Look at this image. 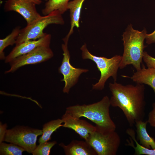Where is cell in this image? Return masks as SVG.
<instances>
[{
	"label": "cell",
	"mask_w": 155,
	"mask_h": 155,
	"mask_svg": "<svg viewBox=\"0 0 155 155\" xmlns=\"http://www.w3.org/2000/svg\"><path fill=\"white\" fill-rule=\"evenodd\" d=\"M143 59L148 67L155 68V58L149 55L146 51H144Z\"/></svg>",
	"instance_id": "603a6c76"
},
{
	"label": "cell",
	"mask_w": 155,
	"mask_h": 155,
	"mask_svg": "<svg viewBox=\"0 0 155 155\" xmlns=\"http://www.w3.org/2000/svg\"><path fill=\"white\" fill-rule=\"evenodd\" d=\"M129 77L136 84H145L150 86L155 95V68H146L143 64L140 70L136 71L132 76Z\"/></svg>",
	"instance_id": "5bb4252c"
},
{
	"label": "cell",
	"mask_w": 155,
	"mask_h": 155,
	"mask_svg": "<svg viewBox=\"0 0 155 155\" xmlns=\"http://www.w3.org/2000/svg\"><path fill=\"white\" fill-rule=\"evenodd\" d=\"M80 50L83 59H89L93 61L100 72V76L98 82L92 85L93 89L103 90L106 81L111 77L113 78L114 82H116L122 56L116 55L111 58H108L95 56L89 52L85 43L81 46Z\"/></svg>",
	"instance_id": "277c9868"
},
{
	"label": "cell",
	"mask_w": 155,
	"mask_h": 155,
	"mask_svg": "<svg viewBox=\"0 0 155 155\" xmlns=\"http://www.w3.org/2000/svg\"><path fill=\"white\" fill-rule=\"evenodd\" d=\"M34 3L24 0H8L4 5L6 11H14L21 15L29 25L41 16L37 12Z\"/></svg>",
	"instance_id": "30bf717a"
},
{
	"label": "cell",
	"mask_w": 155,
	"mask_h": 155,
	"mask_svg": "<svg viewBox=\"0 0 155 155\" xmlns=\"http://www.w3.org/2000/svg\"><path fill=\"white\" fill-rule=\"evenodd\" d=\"M144 28L142 31L134 29L129 24L123 35L124 51L119 68L123 69L128 65H132L136 71L141 68L144 50L145 46L144 40L147 34Z\"/></svg>",
	"instance_id": "7a4b0ae2"
},
{
	"label": "cell",
	"mask_w": 155,
	"mask_h": 155,
	"mask_svg": "<svg viewBox=\"0 0 155 155\" xmlns=\"http://www.w3.org/2000/svg\"><path fill=\"white\" fill-rule=\"evenodd\" d=\"M25 151L22 147L15 144H0V154L1 155H21Z\"/></svg>",
	"instance_id": "44dd1931"
},
{
	"label": "cell",
	"mask_w": 155,
	"mask_h": 155,
	"mask_svg": "<svg viewBox=\"0 0 155 155\" xmlns=\"http://www.w3.org/2000/svg\"><path fill=\"white\" fill-rule=\"evenodd\" d=\"M61 119L63 123V127L73 130L86 141L96 129V126L86 120L74 117L66 112Z\"/></svg>",
	"instance_id": "8fae6325"
},
{
	"label": "cell",
	"mask_w": 155,
	"mask_h": 155,
	"mask_svg": "<svg viewBox=\"0 0 155 155\" xmlns=\"http://www.w3.org/2000/svg\"><path fill=\"white\" fill-rule=\"evenodd\" d=\"M68 40L65 38L63 39L64 43L62 44L61 47L63 51V57L61 64L58 68L59 73L62 74L63 77L61 81L65 82L63 91L67 94L69 93L70 88L78 82L81 74L89 71L87 69L74 67L71 64L68 48Z\"/></svg>",
	"instance_id": "ba28073f"
},
{
	"label": "cell",
	"mask_w": 155,
	"mask_h": 155,
	"mask_svg": "<svg viewBox=\"0 0 155 155\" xmlns=\"http://www.w3.org/2000/svg\"><path fill=\"white\" fill-rule=\"evenodd\" d=\"M51 35L47 34L36 40H30L16 44V46L5 59V63H10L16 57L27 54L37 47L43 46H50Z\"/></svg>",
	"instance_id": "7c38bea8"
},
{
	"label": "cell",
	"mask_w": 155,
	"mask_h": 155,
	"mask_svg": "<svg viewBox=\"0 0 155 155\" xmlns=\"http://www.w3.org/2000/svg\"><path fill=\"white\" fill-rule=\"evenodd\" d=\"M6 124H3L0 122V144L4 141L7 130Z\"/></svg>",
	"instance_id": "d4e9b609"
},
{
	"label": "cell",
	"mask_w": 155,
	"mask_h": 155,
	"mask_svg": "<svg viewBox=\"0 0 155 155\" xmlns=\"http://www.w3.org/2000/svg\"><path fill=\"white\" fill-rule=\"evenodd\" d=\"M26 1L32 2L35 3L36 5H39L42 2L41 0H24Z\"/></svg>",
	"instance_id": "4316f807"
},
{
	"label": "cell",
	"mask_w": 155,
	"mask_h": 155,
	"mask_svg": "<svg viewBox=\"0 0 155 155\" xmlns=\"http://www.w3.org/2000/svg\"><path fill=\"white\" fill-rule=\"evenodd\" d=\"M87 141L98 155H115L121 144V138L115 130L97 126Z\"/></svg>",
	"instance_id": "5b68a950"
},
{
	"label": "cell",
	"mask_w": 155,
	"mask_h": 155,
	"mask_svg": "<svg viewBox=\"0 0 155 155\" xmlns=\"http://www.w3.org/2000/svg\"><path fill=\"white\" fill-rule=\"evenodd\" d=\"M63 121L61 119L51 120L43 126L42 136L38 139V143L41 144L48 142L51 139L52 133L61 127H62Z\"/></svg>",
	"instance_id": "ac0fdd59"
},
{
	"label": "cell",
	"mask_w": 155,
	"mask_h": 155,
	"mask_svg": "<svg viewBox=\"0 0 155 155\" xmlns=\"http://www.w3.org/2000/svg\"><path fill=\"white\" fill-rule=\"evenodd\" d=\"M46 1H47L48 0H44Z\"/></svg>",
	"instance_id": "83f0119b"
},
{
	"label": "cell",
	"mask_w": 155,
	"mask_h": 155,
	"mask_svg": "<svg viewBox=\"0 0 155 155\" xmlns=\"http://www.w3.org/2000/svg\"><path fill=\"white\" fill-rule=\"evenodd\" d=\"M148 123L147 121H139L136 122L137 138L143 146L149 149H155V140L150 136L146 130Z\"/></svg>",
	"instance_id": "2e32d148"
},
{
	"label": "cell",
	"mask_w": 155,
	"mask_h": 155,
	"mask_svg": "<svg viewBox=\"0 0 155 155\" xmlns=\"http://www.w3.org/2000/svg\"><path fill=\"white\" fill-rule=\"evenodd\" d=\"M152 109L148 115V123L153 127H155V102L152 104Z\"/></svg>",
	"instance_id": "cb8c5ba5"
},
{
	"label": "cell",
	"mask_w": 155,
	"mask_h": 155,
	"mask_svg": "<svg viewBox=\"0 0 155 155\" xmlns=\"http://www.w3.org/2000/svg\"><path fill=\"white\" fill-rule=\"evenodd\" d=\"M110 99L107 96H105L96 103L69 106L66 108L65 112L75 117H86L97 126L115 130L116 125L110 115Z\"/></svg>",
	"instance_id": "3957f363"
},
{
	"label": "cell",
	"mask_w": 155,
	"mask_h": 155,
	"mask_svg": "<svg viewBox=\"0 0 155 155\" xmlns=\"http://www.w3.org/2000/svg\"><path fill=\"white\" fill-rule=\"evenodd\" d=\"M20 27L17 26L5 38L0 40V59H5V57L3 52L4 49L9 45H13L16 43V40L20 31Z\"/></svg>",
	"instance_id": "ffe728a7"
},
{
	"label": "cell",
	"mask_w": 155,
	"mask_h": 155,
	"mask_svg": "<svg viewBox=\"0 0 155 155\" xmlns=\"http://www.w3.org/2000/svg\"><path fill=\"white\" fill-rule=\"evenodd\" d=\"M59 145L66 155H97L94 150L86 141L73 140L68 144L61 143Z\"/></svg>",
	"instance_id": "4fadbf2b"
},
{
	"label": "cell",
	"mask_w": 155,
	"mask_h": 155,
	"mask_svg": "<svg viewBox=\"0 0 155 155\" xmlns=\"http://www.w3.org/2000/svg\"><path fill=\"white\" fill-rule=\"evenodd\" d=\"M53 56L50 46L38 47L32 51L15 58L9 63L10 67L5 73L13 72L25 65L41 63L48 60Z\"/></svg>",
	"instance_id": "9c48e42d"
},
{
	"label": "cell",
	"mask_w": 155,
	"mask_h": 155,
	"mask_svg": "<svg viewBox=\"0 0 155 155\" xmlns=\"http://www.w3.org/2000/svg\"><path fill=\"white\" fill-rule=\"evenodd\" d=\"M145 39L146 43L148 44L155 43V29L152 33L147 34Z\"/></svg>",
	"instance_id": "484cf974"
},
{
	"label": "cell",
	"mask_w": 155,
	"mask_h": 155,
	"mask_svg": "<svg viewBox=\"0 0 155 155\" xmlns=\"http://www.w3.org/2000/svg\"><path fill=\"white\" fill-rule=\"evenodd\" d=\"M59 11L55 10L49 14L41 16L31 24L21 29L16 44L30 40H36L45 36L44 30L51 24L63 25L65 22Z\"/></svg>",
	"instance_id": "8992f818"
},
{
	"label": "cell",
	"mask_w": 155,
	"mask_h": 155,
	"mask_svg": "<svg viewBox=\"0 0 155 155\" xmlns=\"http://www.w3.org/2000/svg\"><path fill=\"white\" fill-rule=\"evenodd\" d=\"M42 134L41 130L17 126L7 130L4 141L19 146L28 153H32L36 147L37 137Z\"/></svg>",
	"instance_id": "52a82bcc"
},
{
	"label": "cell",
	"mask_w": 155,
	"mask_h": 155,
	"mask_svg": "<svg viewBox=\"0 0 155 155\" xmlns=\"http://www.w3.org/2000/svg\"><path fill=\"white\" fill-rule=\"evenodd\" d=\"M56 141L46 142L36 146L32 154L33 155H49L52 148L56 144Z\"/></svg>",
	"instance_id": "7402d4cb"
},
{
	"label": "cell",
	"mask_w": 155,
	"mask_h": 155,
	"mask_svg": "<svg viewBox=\"0 0 155 155\" xmlns=\"http://www.w3.org/2000/svg\"><path fill=\"white\" fill-rule=\"evenodd\" d=\"M85 0H73L69 2L67 8L70 11L71 27L69 32L65 37L69 39L73 32L75 27H80V20L81 10L83 3Z\"/></svg>",
	"instance_id": "9a60e30c"
},
{
	"label": "cell",
	"mask_w": 155,
	"mask_h": 155,
	"mask_svg": "<svg viewBox=\"0 0 155 155\" xmlns=\"http://www.w3.org/2000/svg\"><path fill=\"white\" fill-rule=\"evenodd\" d=\"M69 0H48L45 3L42 13L46 16L55 10H58L62 14L68 10L67 6Z\"/></svg>",
	"instance_id": "d6986e66"
},
{
	"label": "cell",
	"mask_w": 155,
	"mask_h": 155,
	"mask_svg": "<svg viewBox=\"0 0 155 155\" xmlns=\"http://www.w3.org/2000/svg\"><path fill=\"white\" fill-rule=\"evenodd\" d=\"M126 132L130 137L129 140H127V142L126 145L130 146L134 148V155H155V149L146 148L138 142L135 137V133L133 129L128 128L127 129Z\"/></svg>",
	"instance_id": "e0dca14e"
},
{
	"label": "cell",
	"mask_w": 155,
	"mask_h": 155,
	"mask_svg": "<svg viewBox=\"0 0 155 155\" xmlns=\"http://www.w3.org/2000/svg\"><path fill=\"white\" fill-rule=\"evenodd\" d=\"M112 96L111 105L122 111L131 127L136 122L143 121L145 115V88L144 84L126 85L117 83L109 84Z\"/></svg>",
	"instance_id": "6da1fadb"
}]
</instances>
